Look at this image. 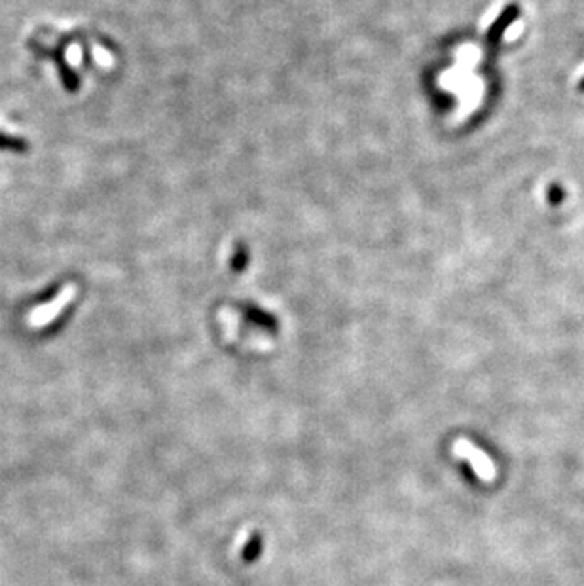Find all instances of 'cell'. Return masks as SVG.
<instances>
[{"mask_svg":"<svg viewBox=\"0 0 584 586\" xmlns=\"http://www.w3.org/2000/svg\"><path fill=\"white\" fill-rule=\"evenodd\" d=\"M453 453L456 458L467 459L473 467V470L476 472V476L484 482H493L495 476H497V469H495V463L492 461V458H487L486 452L480 450V448L469 442L467 438H457L453 442Z\"/></svg>","mask_w":584,"mask_h":586,"instance_id":"cell-1","label":"cell"},{"mask_svg":"<svg viewBox=\"0 0 584 586\" xmlns=\"http://www.w3.org/2000/svg\"><path fill=\"white\" fill-rule=\"evenodd\" d=\"M75 294V284H67V287H63V289L59 290V294L53 298L52 302H48L44 304V306H38V308L33 309L29 314V317H27V323H29L31 328H42V326L50 325L52 321H55V317L72 302Z\"/></svg>","mask_w":584,"mask_h":586,"instance_id":"cell-2","label":"cell"},{"mask_svg":"<svg viewBox=\"0 0 584 586\" xmlns=\"http://www.w3.org/2000/svg\"><path fill=\"white\" fill-rule=\"evenodd\" d=\"M93 57L97 59L99 65H104V67H109V65H112V57H110L109 53L103 52L101 48H93Z\"/></svg>","mask_w":584,"mask_h":586,"instance_id":"cell-3","label":"cell"},{"mask_svg":"<svg viewBox=\"0 0 584 586\" xmlns=\"http://www.w3.org/2000/svg\"><path fill=\"white\" fill-rule=\"evenodd\" d=\"M67 59H69L70 65H80L82 61V50L78 46H70L67 50Z\"/></svg>","mask_w":584,"mask_h":586,"instance_id":"cell-4","label":"cell"},{"mask_svg":"<svg viewBox=\"0 0 584 586\" xmlns=\"http://www.w3.org/2000/svg\"><path fill=\"white\" fill-rule=\"evenodd\" d=\"M0 146H12V148H25V145L21 143V140H10L6 139V137H0Z\"/></svg>","mask_w":584,"mask_h":586,"instance_id":"cell-5","label":"cell"}]
</instances>
